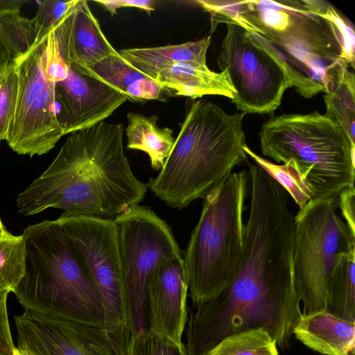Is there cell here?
I'll return each mask as SVG.
<instances>
[{
    "mask_svg": "<svg viewBox=\"0 0 355 355\" xmlns=\"http://www.w3.org/2000/svg\"><path fill=\"white\" fill-rule=\"evenodd\" d=\"M243 248L235 275L187 319V355H207L223 338L262 328L286 349L302 315L294 278L295 220L286 198L250 196Z\"/></svg>",
    "mask_w": 355,
    "mask_h": 355,
    "instance_id": "obj_1",
    "label": "cell"
},
{
    "mask_svg": "<svg viewBox=\"0 0 355 355\" xmlns=\"http://www.w3.org/2000/svg\"><path fill=\"white\" fill-rule=\"evenodd\" d=\"M148 184L132 172L123 125L101 121L69 134L49 167L17 197L18 211L49 208L71 216L114 220L144 200Z\"/></svg>",
    "mask_w": 355,
    "mask_h": 355,
    "instance_id": "obj_2",
    "label": "cell"
},
{
    "mask_svg": "<svg viewBox=\"0 0 355 355\" xmlns=\"http://www.w3.org/2000/svg\"><path fill=\"white\" fill-rule=\"evenodd\" d=\"M237 25L285 69L291 87L311 98L327 93L349 65L342 58L339 31L305 0L236 1Z\"/></svg>",
    "mask_w": 355,
    "mask_h": 355,
    "instance_id": "obj_3",
    "label": "cell"
},
{
    "mask_svg": "<svg viewBox=\"0 0 355 355\" xmlns=\"http://www.w3.org/2000/svg\"><path fill=\"white\" fill-rule=\"evenodd\" d=\"M244 116L228 114L205 100L192 101L172 150L148 187L168 207L178 210L203 198L235 166L248 160Z\"/></svg>",
    "mask_w": 355,
    "mask_h": 355,
    "instance_id": "obj_4",
    "label": "cell"
},
{
    "mask_svg": "<svg viewBox=\"0 0 355 355\" xmlns=\"http://www.w3.org/2000/svg\"><path fill=\"white\" fill-rule=\"evenodd\" d=\"M22 236L26 271L12 293L24 311L105 327L98 293L55 220L30 225Z\"/></svg>",
    "mask_w": 355,
    "mask_h": 355,
    "instance_id": "obj_5",
    "label": "cell"
},
{
    "mask_svg": "<svg viewBox=\"0 0 355 355\" xmlns=\"http://www.w3.org/2000/svg\"><path fill=\"white\" fill-rule=\"evenodd\" d=\"M263 155L291 161L310 187L313 198H338L354 187L355 146L324 114L272 115L259 132Z\"/></svg>",
    "mask_w": 355,
    "mask_h": 355,
    "instance_id": "obj_6",
    "label": "cell"
},
{
    "mask_svg": "<svg viewBox=\"0 0 355 355\" xmlns=\"http://www.w3.org/2000/svg\"><path fill=\"white\" fill-rule=\"evenodd\" d=\"M248 181L246 170L232 172L202 198L183 257L193 305L219 294L236 272L243 248Z\"/></svg>",
    "mask_w": 355,
    "mask_h": 355,
    "instance_id": "obj_7",
    "label": "cell"
},
{
    "mask_svg": "<svg viewBox=\"0 0 355 355\" xmlns=\"http://www.w3.org/2000/svg\"><path fill=\"white\" fill-rule=\"evenodd\" d=\"M338 208V198L312 199L294 217V278L302 313L326 309L331 273L342 254L355 250V234Z\"/></svg>",
    "mask_w": 355,
    "mask_h": 355,
    "instance_id": "obj_8",
    "label": "cell"
},
{
    "mask_svg": "<svg viewBox=\"0 0 355 355\" xmlns=\"http://www.w3.org/2000/svg\"><path fill=\"white\" fill-rule=\"evenodd\" d=\"M118 233L128 321L132 336L148 330L150 280L164 261L182 256L169 225L150 207H131L114 220Z\"/></svg>",
    "mask_w": 355,
    "mask_h": 355,
    "instance_id": "obj_9",
    "label": "cell"
},
{
    "mask_svg": "<svg viewBox=\"0 0 355 355\" xmlns=\"http://www.w3.org/2000/svg\"><path fill=\"white\" fill-rule=\"evenodd\" d=\"M55 221L98 293L104 309L105 328L116 333L130 331L114 220L62 213Z\"/></svg>",
    "mask_w": 355,
    "mask_h": 355,
    "instance_id": "obj_10",
    "label": "cell"
},
{
    "mask_svg": "<svg viewBox=\"0 0 355 355\" xmlns=\"http://www.w3.org/2000/svg\"><path fill=\"white\" fill-rule=\"evenodd\" d=\"M216 61L235 90L232 103L245 115L274 112L291 87L281 63L238 25L227 24Z\"/></svg>",
    "mask_w": 355,
    "mask_h": 355,
    "instance_id": "obj_11",
    "label": "cell"
},
{
    "mask_svg": "<svg viewBox=\"0 0 355 355\" xmlns=\"http://www.w3.org/2000/svg\"><path fill=\"white\" fill-rule=\"evenodd\" d=\"M46 37L15 61L18 96L6 140L14 152L30 157L47 153L64 136L57 119L55 83L44 68Z\"/></svg>",
    "mask_w": 355,
    "mask_h": 355,
    "instance_id": "obj_12",
    "label": "cell"
},
{
    "mask_svg": "<svg viewBox=\"0 0 355 355\" xmlns=\"http://www.w3.org/2000/svg\"><path fill=\"white\" fill-rule=\"evenodd\" d=\"M17 348L30 355H127L131 333L24 311L15 316Z\"/></svg>",
    "mask_w": 355,
    "mask_h": 355,
    "instance_id": "obj_13",
    "label": "cell"
},
{
    "mask_svg": "<svg viewBox=\"0 0 355 355\" xmlns=\"http://www.w3.org/2000/svg\"><path fill=\"white\" fill-rule=\"evenodd\" d=\"M57 119L64 135L87 129L110 117L127 98L97 79L71 69L55 84Z\"/></svg>",
    "mask_w": 355,
    "mask_h": 355,
    "instance_id": "obj_14",
    "label": "cell"
},
{
    "mask_svg": "<svg viewBox=\"0 0 355 355\" xmlns=\"http://www.w3.org/2000/svg\"><path fill=\"white\" fill-rule=\"evenodd\" d=\"M188 291V277L182 256L162 262L154 272L148 287V330L182 343L187 322Z\"/></svg>",
    "mask_w": 355,
    "mask_h": 355,
    "instance_id": "obj_15",
    "label": "cell"
},
{
    "mask_svg": "<svg viewBox=\"0 0 355 355\" xmlns=\"http://www.w3.org/2000/svg\"><path fill=\"white\" fill-rule=\"evenodd\" d=\"M54 33L61 58L69 69L82 76L96 79L94 66L118 53L85 0L76 1Z\"/></svg>",
    "mask_w": 355,
    "mask_h": 355,
    "instance_id": "obj_16",
    "label": "cell"
},
{
    "mask_svg": "<svg viewBox=\"0 0 355 355\" xmlns=\"http://www.w3.org/2000/svg\"><path fill=\"white\" fill-rule=\"evenodd\" d=\"M155 80L168 95L194 100L206 95L234 98L235 90L225 71L215 72L207 64L170 62L158 72Z\"/></svg>",
    "mask_w": 355,
    "mask_h": 355,
    "instance_id": "obj_17",
    "label": "cell"
},
{
    "mask_svg": "<svg viewBox=\"0 0 355 355\" xmlns=\"http://www.w3.org/2000/svg\"><path fill=\"white\" fill-rule=\"evenodd\" d=\"M293 336L308 348L322 355H354L355 322L328 311L302 313Z\"/></svg>",
    "mask_w": 355,
    "mask_h": 355,
    "instance_id": "obj_18",
    "label": "cell"
},
{
    "mask_svg": "<svg viewBox=\"0 0 355 355\" xmlns=\"http://www.w3.org/2000/svg\"><path fill=\"white\" fill-rule=\"evenodd\" d=\"M211 41V35H208L193 42L157 47L124 49L118 52L129 64L155 80L159 70L170 62L207 64V53Z\"/></svg>",
    "mask_w": 355,
    "mask_h": 355,
    "instance_id": "obj_19",
    "label": "cell"
},
{
    "mask_svg": "<svg viewBox=\"0 0 355 355\" xmlns=\"http://www.w3.org/2000/svg\"><path fill=\"white\" fill-rule=\"evenodd\" d=\"M94 71L97 80L116 89L133 102L164 101L168 94L155 80L129 64L119 52L98 62Z\"/></svg>",
    "mask_w": 355,
    "mask_h": 355,
    "instance_id": "obj_20",
    "label": "cell"
},
{
    "mask_svg": "<svg viewBox=\"0 0 355 355\" xmlns=\"http://www.w3.org/2000/svg\"><path fill=\"white\" fill-rule=\"evenodd\" d=\"M128 125L125 129L126 147L138 150L148 155L151 168L160 171L174 146L175 138L173 130L160 127L156 114L146 116L130 112L127 114Z\"/></svg>",
    "mask_w": 355,
    "mask_h": 355,
    "instance_id": "obj_21",
    "label": "cell"
},
{
    "mask_svg": "<svg viewBox=\"0 0 355 355\" xmlns=\"http://www.w3.org/2000/svg\"><path fill=\"white\" fill-rule=\"evenodd\" d=\"M326 310L355 322V250L342 254L327 281Z\"/></svg>",
    "mask_w": 355,
    "mask_h": 355,
    "instance_id": "obj_22",
    "label": "cell"
},
{
    "mask_svg": "<svg viewBox=\"0 0 355 355\" xmlns=\"http://www.w3.org/2000/svg\"><path fill=\"white\" fill-rule=\"evenodd\" d=\"M37 39L33 18L20 10L0 12V66L15 62L26 55Z\"/></svg>",
    "mask_w": 355,
    "mask_h": 355,
    "instance_id": "obj_23",
    "label": "cell"
},
{
    "mask_svg": "<svg viewBox=\"0 0 355 355\" xmlns=\"http://www.w3.org/2000/svg\"><path fill=\"white\" fill-rule=\"evenodd\" d=\"M327 117L337 124L355 146V76L344 70L334 87L324 95Z\"/></svg>",
    "mask_w": 355,
    "mask_h": 355,
    "instance_id": "obj_24",
    "label": "cell"
},
{
    "mask_svg": "<svg viewBox=\"0 0 355 355\" xmlns=\"http://www.w3.org/2000/svg\"><path fill=\"white\" fill-rule=\"evenodd\" d=\"M207 355H279L277 345L262 328L230 335L216 345Z\"/></svg>",
    "mask_w": 355,
    "mask_h": 355,
    "instance_id": "obj_25",
    "label": "cell"
},
{
    "mask_svg": "<svg viewBox=\"0 0 355 355\" xmlns=\"http://www.w3.org/2000/svg\"><path fill=\"white\" fill-rule=\"evenodd\" d=\"M244 150L254 164L267 172L289 193L300 208L313 198L308 183L291 161L276 164L254 153L247 144L244 146Z\"/></svg>",
    "mask_w": 355,
    "mask_h": 355,
    "instance_id": "obj_26",
    "label": "cell"
},
{
    "mask_svg": "<svg viewBox=\"0 0 355 355\" xmlns=\"http://www.w3.org/2000/svg\"><path fill=\"white\" fill-rule=\"evenodd\" d=\"M26 271L24 239L8 231L0 239V290L13 292Z\"/></svg>",
    "mask_w": 355,
    "mask_h": 355,
    "instance_id": "obj_27",
    "label": "cell"
},
{
    "mask_svg": "<svg viewBox=\"0 0 355 355\" xmlns=\"http://www.w3.org/2000/svg\"><path fill=\"white\" fill-rule=\"evenodd\" d=\"M18 87L16 62L0 66V145L7 138L15 112Z\"/></svg>",
    "mask_w": 355,
    "mask_h": 355,
    "instance_id": "obj_28",
    "label": "cell"
},
{
    "mask_svg": "<svg viewBox=\"0 0 355 355\" xmlns=\"http://www.w3.org/2000/svg\"><path fill=\"white\" fill-rule=\"evenodd\" d=\"M309 8L319 16L329 20L339 31L342 39V58L354 68L355 35L352 24L332 5L324 1H307Z\"/></svg>",
    "mask_w": 355,
    "mask_h": 355,
    "instance_id": "obj_29",
    "label": "cell"
},
{
    "mask_svg": "<svg viewBox=\"0 0 355 355\" xmlns=\"http://www.w3.org/2000/svg\"><path fill=\"white\" fill-rule=\"evenodd\" d=\"M127 355H187L184 345L151 331L132 336Z\"/></svg>",
    "mask_w": 355,
    "mask_h": 355,
    "instance_id": "obj_30",
    "label": "cell"
},
{
    "mask_svg": "<svg viewBox=\"0 0 355 355\" xmlns=\"http://www.w3.org/2000/svg\"><path fill=\"white\" fill-rule=\"evenodd\" d=\"M76 0L42 1L33 17L37 39L35 44L46 37L64 17ZM34 45V46H35Z\"/></svg>",
    "mask_w": 355,
    "mask_h": 355,
    "instance_id": "obj_31",
    "label": "cell"
},
{
    "mask_svg": "<svg viewBox=\"0 0 355 355\" xmlns=\"http://www.w3.org/2000/svg\"><path fill=\"white\" fill-rule=\"evenodd\" d=\"M44 68L48 80L55 83L66 79L69 73V67L60 56L54 29L45 40Z\"/></svg>",
    "mask_w": 355,
    "mask_h": 355,
    "instance_id": "obj_32",
    "label": "cell"
},
{
    "mask_svg": "<svg viewBox=\"0 0 355 355\" xmlns=\"http://www.w3.org/2000/svg\"><path fill=\"white\" fill-rule=\"evenodd\" d=\"M9 293L7 290H0V355H11L16 348L8 315L7 299Z\"/></svg>",
    "mask_w": 355,
    "mask_h": 355,
    "instance_id": "obj_33",
    "label": "cell"
},
{
    "mask_svg": "<svg viewBox=\"0 0 355 355\" xmlns=\"http://www.w3.org/2000/svg\"><path fill=\"white\" fill-rule=\"evenodd\" d=\"M93 1L105 8L112 16L116 14L117 9L127 7L137 8L150 15L155 10L156 3L153 0H96Z\"/></svg>",
    "mask_w": 355,
    "mask_h": 355,
    "instance_id": "obj_34",
    "label": "cell"
},
{
    "mask_svg": "<svg viewBox=\"0 0 355 355\" xmlns=\"http://www.w3.org/2000/svg\"><path fill=\"white\" fill-rule=\"evenodd\" d=\"M355 188L343 191L338 196V208L340 209L345 222L355 234Z\"/></svg>",
    "mask_w": 355,
    "mask_h": 355,
    "instance_id": "obj_35",
    "label": "cell"
},
{
    "mask_svg": "<svg viewBox=\"0 0 355 355\" xmlns=\"http://www.w3.org/2000/svg\"><path fill=\"white\" fill-rule=\"evenodd\" d=\"M26 2L24 0H0V12L20 10Z\"/></svg>",
    "mask_w": 355,
    "mask_h": 355,
    "instance_id": "obj_36",
    "label": "cell"
},
{
    "mask_svg": "<svg viewBox=\"0 0 355 355\" xmlns=\"http://www.w3.org/2000/svg\"><path fill=\"white\" fill-rule=\"evenodd\" d=\"M6 230L0 218V239L3 236V234L6 233Z\"/></svg>",
    "mask_w": 355,
    "mask_h": 355,
    "instance_id": "obj_37",
    "label": "cell"
},
{
    "mask_svg": "<svg viewBox=\"0 0 355 355\" xmlns=\"http://www.w3.org/2000/svg\"><path fill=\"white\" fill-rule=\"evenodd\" d=\"M11 355H21V352L18 349L17 347L15 348L13 353Z\"/></svg>",
    "mask_w": 355,
    "mask_h": 355,
    "instance_id": "obj_38",
    "label": "cell"
},
{
    "mask_svg": "<svg viewBox=\"0 0 355 355\" xmlns=\"http://www.w3.org/2000/svg\"><path fill=\"white\" fill-rule=\"evenodd\" d=\"M19 351H20V350H19ZM20 352H21V355H30V354H27V353H26V352H21V351H20Z\"/></svg>",
    "mask_w": 355,
    "mask_h": 355,
    "instance_id": "obj_39",
    "label": "cell"
}]
</instances>
